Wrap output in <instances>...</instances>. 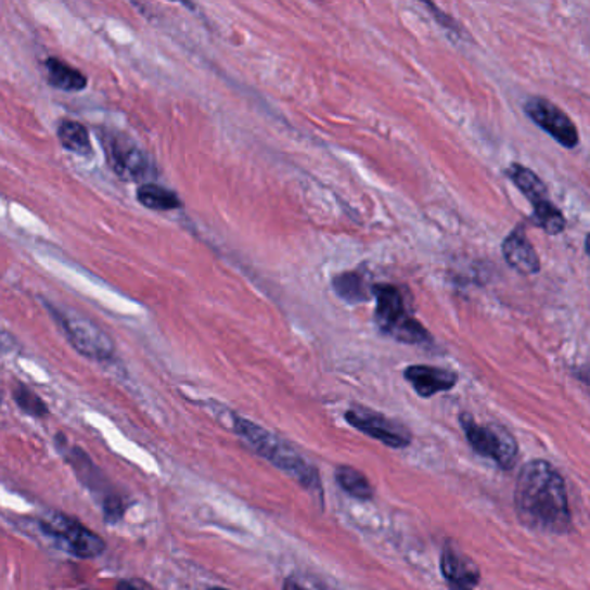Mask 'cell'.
<instances>
[{
    "mask_svg": "<svg viewBox=\"0 0 590 590\" xmlns=\"http://www.w3.org/2000/svg\"><path fill=\"white\" fill-rule=\"evenodd\" d=\"M514 508L520 522L530 530L563 535L572 526L565 478L543 459L523 466L514 490Z\"/></svg>",
    "mask_w": 590,
    "mask_h": 590,
    "instance_id": "6da1fadb",
    "label": "cell"
},
{
    "mask_svg": "<svg viewBox=\"0 0 590 590\" xmlns=\"http://www.w3.org/2000/svg\"><path fill=\"white\" fill-rule=\"evenodd\" d=\"M232 428L253 452H257L260 458L272 462V466L292 476L302 487L307 488L308 492L316 493L319 501L322 502V484L319 473L286 441L279 440L272 433L257 426L252 421L243 420L240 415H234Z\"/></svg>",
    "mask_w": 590,
    "mask_h": 590,
    "instance_id": "7a4b0ae2",
    "label": "cell"
},
{
    "mask_svg": "<svg viewBox=\"0 0 590 590\" xmlns=\"http://www.w3.org/2000/svg\"><path fill=\"white\" fill-rule=\"evenodd\" d=\"M376 298V324L381 334L406 343V345H429L433 342L428 330L415 321L409 312L402 292L394 284L372 286Z\"/></svg>",
    "mask_w": 590,
    "mask_h": 590,
    "instance_id": "3957f363",
    "label": "cell"
},
{
    "mask_svg": "<svg viewBox=\"0 0 590 590\" xmlns=\"http://www.w3.org/2000/svg\"><path fill=\"white\" fill-rule=\"evenodd\" d=\"M49 308H51L52 316L56 317L61 330L65 331V336L72 343V347L78 354L92 360L112 359L113 354H115V345L98 324L75 312V310Z\"/></svg>",
    "mask_w": 590,
    "mask_h": 590,
    "instance_id": "277c9868",
    "label": "cell"
},
{
    "mask_svg": "<svg viewBox=\"0 0 590 590\" xmlns=\"http://www.w3.org/2000/svg\"><path fill=\"white\" fill-rule=\"evenodd\" d=\"M459 421L467 444L476 453L492 459L502 470H513L517 461V444L510 432L497 426H482L467 412H462Z\"/></svg>",
    "mask_w": 590,
    "mask_h": 590,
    "instance_id": "5b68a950",
    "label": "cell"
},
{
    "mask_svg": "<svg viewBox=\"0 0 590 590\" xmlns=\"http://www.w3.org/2000/svg\"><path fill=\"white\" fill-rule=\"evenodd\" d=\"M42 530L56 542L57 548L84 560L98 557L106 549V542L99 535L66 514L52 513L43 517Z\"/></svg>",
    "mask_w": 590,
    "mask_h": 590,
    "instance_id": "8992f818",
    "label": "cell"
},
{
    "mask_svg": "<svg viewBox=\"0 0 590 590\" xmlns=\"http://www.w3.org/2000/svg\"><path fill=\"white\" fill-rule=\"evenodd\" d=\"M101 139L107 162L121 179L151 180L156 177V167L150 154L132 139L113 130H103Z\"/></svg>",
    "mask_w": 590,
    "mask_h": 590,
    "instance_id": "52a82bcc",
    "label": "cell"
},
{
    "mask_svg": "<svg viewBox=\"0 0 590 590\" xmlns=\"http://www.w3.org/2000/svg\"><path fill=\"white\" fill-rule=\"evenodd\" d=\"M508 176L534 206L535 222L540 229L551 235L565 231V217L557 210V206L549 200L548 188L535 171L523 167V165H513L508 170Z\"/></svg>",
    "mask_w": 590,
    "mask_h": 590,
    "instance_id": "ba28073f",
    "label": "cell"
},
{
    "mask_svg": "<svg viewBox=\"0 0 590 590\" xmlns=\"http://www.w3.org/2000/svg\"><path fill=\"white\" fill-rule=\"evenodd\" d=\"M350 426L364 433L369 438L385 444L389 449H406L412 444V433L398 421L389 420L368 407L354 406L345 414Z\"/></svg>",
    "mask_w": 590,
    "mask_h": 590,
    "instance_id": "9c48e42d",
    "label": "cell"
},
{
    "mask_svg": "<svg viewBox=\"0 0 590 590\" xmlns=\"http://www.w3.org/2000/svg\"><path fill=\"white\" fill-rule=\"evenodd\" d=\"M525 113L535 125L551 136L554 141L560 142L561 146L574 150L580 142V133L574 121L565 112H561L556 104L543 98H531L525 104Z\"/></svg>",
    "mask_w": 590,
    "mask_h": 590,
    "instance_id": "30bf717a",
    "label": "cell"
},
{
    "mask_svg": "<svg viewBox=\"0 0 590 590\" xmlns=\"http://www.w3.org/2000/svg\"><path fill=\"white\" fill-rule=\"evenodd\" d=\"M440 566L450 590H473L482 580L475 561L452 543H447L441 551Z\"/></svg>",
    "mask_w": 590,
    "mask_h": 590,
    "instance_id": "8fae6325",
    "label": "cell"
},
{
    "mask_svg": "<svg viewBox=\"0 0 590 590\" xmlns=\"http://www.w3.org/2000/svg\"><path fill=\"white\" fill-rule=\"evenodd\" d=\"M403 376L411 383L415 394L423 398H432L433 395L449 392L458 385V374L447 369L435 365H409L403 371Z\"/></svg>",
    "mask_w": 590,
    "mask_h": 590,
    "instance_id": "7c38bea8",
    "label": "cell"
},
{
    "mask_svg": "<svg viewBox=\"0 0 590 590\" xmlns=\"http://www.w3.org/2000/svg\"><path fill=\"white\" fill-rule=\"evenodd\" d=\"M502 255H504L505 261L510 264L511 269L516 270L520 274H539V255L535 252L522 227H517L505 238L504 243H502Z\"/></svg>",
    "mask_w": 590,
    "mask_h": 590,
    "instance_id": "4fadbf2b",
    "label": "cell"
},
{
    "mask_svg": "<svg viewBox=\"0 0 590 590\" xmlns=\"http://www.w3.org/2000/svg\"><path fill=\"white\" fill-rule=\"evenodd\" d=\"M46 78L52 87L65 92H78L87 87L86 75L57 57H49L46 61Z\"/></svg>",
    "mask_w": 590,
    "mask_h": 590,
    "instance_id": "5bb4252c",
    "label": "cell"
},
{
    "mask_svg": "<svg viewBox=\"0 0 590 590\" xmlns=\"http://www.w3.org/2000/svg\"><path fill=\"white\" fill-rule=\"evenodd\" d=\"M333 287L339 298L351 305L365 304L372 296V286H369L368 278L356 270L334 275Z\"/></svg>",
    "mask_w": 590,
    "mask_h": 590,
    "instance_id": "9a60e30c",
    "label": "cell"
},
{
    "mask_svg": "<svg viewBox=\"0 0 590 590\" xmlns=\"http://www.w3.org/2000/svg\"><path fill=\"white\" fill-rule=\"evenodd\" d=\"M138 200L150 210L156 211L177 210L182 206L180 197L174 191H168V189L158 184H151V182H146V184L139 188Z\"/></svg>",
    "mask_w": 590,
    "mask_h": 590,
    "instance_id": "2e32d148",
    "label": "cell"
},
{
    "mask_svg": "<svg viewBox=\"0 0 590 590\" xmlns=\"http://www.w3.org/2000/svg\"><path fill=\"white\" fill-rule=\"evenodd\" d=\"M336 484L348 493L356 497L359 501H369L374 496L371 484L359 470L351 466L336 467Z\"/></svg>",
    "mask_w": 590,
    "mask_h": 590,
    "instance_id": "e0dca14e",
    "label": "cell"
},
{
    "mask_svg": "<svg viewBox=\"0 0 590 590\" xmlns=\"http://www.w3.org/2000/svg\"><path fill=\"white\" fill-rule=\"evenodd\" d=\"M57 138H60L61 144L72 153L86 156L92 151V144H90L89 132H87L84 125L78 121H63L57 129Z\"/></svg>",
    "mask_w": 590,
    "mask_h": 590,
    "instance_id": "ac0fdd59",
    "label": "cell"
},
{
    "mask_svg": "<svg viewBox=\"0 0 590 590\" xmlns=\"http://www.w3.org/2000/svg\"><path fill=\"white\" fill-rule=\"evenodd\" d=\"M14 400H16L17 406L22 407L26 414L34 415V418H43V415L48 414V406L43 403L42 398L39 395H35L26 386L17 385L14 388Z\"/></svg>",
    "mask_w": 590,
    "mask_h": 590,
    "instance_id": "d6986e66",
    "label": "cell"
},
{
    "mask_svg": "<svg viewBox=\"0 0 590 590\" xmlns=\"http://www.w3.org/2000/svg\"><path fill=\"white\" fill-rule=\"evenodd\" d=\"M283 590H307V589H305V587L299 586L298 582H295L293 578H287V580H284Z\"/></svg>",
    "mask_w": 590,
    "mask_h": 590,
    "instance_id": "ffe728a7",
    "label": "cell"
},
{
    "mask_svg": "<svg viewBox=\"0 0 590 590\" xmlns=\"http://www.w3.org/2000/svg\"><path fill=\"white\" fill-rule=\"evenodd\" d=\"M0 348H5V336L2 331H0Z\"/></svg>",
    "mask_w": 590,
    "mask_h": 590,
    "instance_id": "44dd1931",
    "label": "cell"
},
{
    "mask_svg": "<svg viewBox=\"0 0 590 590\" xmlns=\"http://www.w3.org/2000/svg\"><path fill=\"white\" fill-rule=\"evenodd\" d=\"M208 590H226V589H220V587H211V589H208Z\"/></svg>",
    "mask_w": 590,
    "mask_h": 590,
    "instance_id": "7402d4cb",
    "label": "cell"
},
{
    "mask_svg": "<svg viewBox=\"0 0 590 590\" xmlns=\"http://www.w3.org/2000/svg\"><path fill=\"white\" fill-rule=\"evenodd\" d=\"M120 590H132V589H130V587H121Z\"/></svg>",
    "mask_w": 590,
    "mask_h": 590,
    "instance_id": "603a6c76",
    "label": "cell"
},
{
    "mask_svg": "<svg viewBox=\"0 0 590 590\" xmlns=\"http://www.w3.org/2000/svg\"><path fill=\"white\" fill-rule=\"evenodd\" d=\"M0 406H2V394H0Z\"/></svg>",
    "mask_w": 590,
    "mask_h": 590,
    "instance_id": "cb8c5ba5",
    "label": "cell"
}]
</instances>
